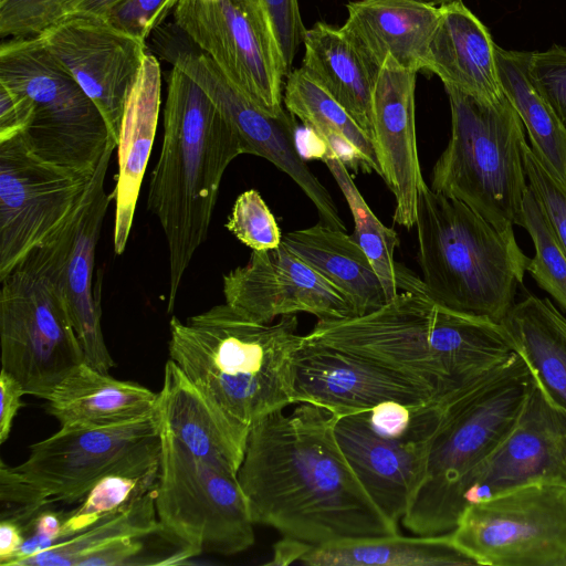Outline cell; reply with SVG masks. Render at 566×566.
Masks as SVG:
<instances>
[{
    "instance_id": "cell-1",
    "label": "cell",
    "mask_w": 566,
    "mask_h": 566,
    "mask_svg": "<svg viewBox=\"0 0 566 566\" xmlns=\"http://www.w3.org/2000/svg\"><path fill=\"white\" fill-rule=\"evenodd\" d=\"M297 405L268 415L249 432L238 479L253 523L313 545L398 533L338 444L337 416Z\"/></svg>"
},
{
    "instance_id": "cell-2",
    "label": "cell",
    "mask_w": 566,
    "mask_h": 566,
    "mask_svg": "<svg viewBox=\"0 0 566 566\" xmlns=\"http://www.w3.org/2000/svg\"><path fill=\"white\" fill-rule=\"evenodd\" d=\"M303 339L386 368L443 402L516 354L502 323L443 306L423 282L370 313L317 321Z\"/></svg>"
},
{
    "instance_id": "cell-3",
    "label": "cell",
    "mask_w": 566,
    "mask_h": 566,
    "mask_svg": "<svg viewBox=\"0 0 566 566\" xmlns=\"http://www.w3.org/2000/svg\"><path fill=\"white\" fill-rule=\"evenodd\" d=\"M248 147L205 91L172 65L164 109V136L153 169L147 208L164 231L171 312L192 256L206 241L226 169Z\"/></svg>"
},
{
    "instance_id": "cell-4",
    "label": "cell",
    "mask_w": 566,
    "mask_h": 566,
    "mask_svg": "<svg viewBox=\"0 0 566 566\" xmlns=\"http://www.w3.org/2000/svg\"><path fill=\"white\" fill-rule=\"evenodd\" d=\"M294 314L258 322L231 305H214L186 322H169L168 352L223 413L252 426L295 403L293 365L302 346Z\"/></svg>"
},
{
    "instance_id": "cell-5",
    "label": "cell",
    "mask_w": 566,
    "mask_h": 566,
    "mask_svg": "<svg viewBox=\"0 0 566 566\" xmlns=\"http://www.w3.org/2000/svg\"><path fill=\"white\" fill-rule=\"evenodd\" d=\"M415 227L427 293L453 311L502 323L531 260L514 231H499L426 181L418 195Z\"/></svg>"
},
{
    "instance_id": "cell-6",
    "label": "cell",
    "mask_w": 566,
    "mask_h": 566,
    "mask_svg": "<svg viewBox=\"0 0 566 566\" xmlns=\"http://www.w3.org/2000/svg\"><path fill=\"white\" fill-rule=\"evenodd\" d=\"M531 384L530 367L516 353L448 403L431 443L424 481L401 520L407 530L441 535L455 527L464 510L465 480L514 427Z\"/></svg>"
},
{
    "instance_id": "cell-7",
    "label": "cell",
    "mask_w": 566,
    "mask_h": 566,
    "mask_svg": "<svg viewBox=\"0 0 566 566\" xmlns=\"http://www.w3.org/2000/svg\"><path fill=\"white\" fill-rule=\"evenodd\" d=\"M451 136L432 168L430 188L457 199L501 232L523 227L528 182L524 168L525 127L504 96L482 103L447 87Z\"/></svg>"
},
{
    "instance_id": "cell-8",
    "label": "cell",
    "mask_w": 566,
    "mask_h": 566,
    "mask_svg": "<svg viewBox=\"0 0 566 566\" xmlns=\"http://www.w3.org/2000/svg\"><path fill=\"white\" fill-rule=\"evenodd\" d=\"M0 82L33 103L30 124L19 137L38 158L93 171L107 147L117 144L98 107L39 36L1 44Z\"/></svg>"
},
{
    "instance_id": "cell-9",
    "label": "cell",
    "mask_w": 566,
    "mask_h": 566,
    "mask_svg": "<svg viewBox=\"0 0 566 566\" xmlns=\"http://www.w3.org/2000/svg\"><path fill=\"white\" fill-rule=\"evenodd\" d=\"M160 438L155 491L160 533L192 556L251 547L255 524L238 473L191 454L167 430L160 429Z\"/></svg>"
},
{
    "instance_id": "cell-10",
    "label": "cell",
    "mask_w": 566,
    "mask_h": 566,
    "mask_svg": "<svg viewBox=\"0 0 566 566\" xmlns=\"http://www.w3.org/2000/svg\"><path fill=\"white\" fill-rule=\"evenodd\" d=\"M449 402L387 401L336 418L335 434L347 461L378 509L397 525L424 481L431 443Z\"/></svg>"
},
{
    "instance_id": "cell-11",
    "label": "cell",
    "mask_w": 566,
    "mask_h": 566,
    "mask_svg": "<svg viewBox=\"0 0 566 566\" xmlns=\"http://www.w3.org/2000/svg\"><path fill=\"white\" fill-rule=\"evenodd\" d=\"M0 282L1 369L27 395L46 400L84 361L64 294L56 281L22 264Z\"/></svg>"
},
{
    "instance_id": "cell-12",
    "label": "cell",
    "mask_w": 566,
    "mask_h": 566,
    "mask_svg": "<svg viewBox=\"0 0 566 566\" xmlns=\"http://www.w3.org/2000/svg\"><path fill=\"white\" fill-rule=\"evenodd\" d=\"M481 566H566V485L533 481L469 504L450 532Z\"/></svg>"
},
{
    "instance_id": "cell-13",
    "label": "cell",
    "mask_w": 566,
    "mask_h": 566,
    "mask_svg": "<svg viewBox=\"0 0 566 566\" xmlns=\"http://www.w3.org/2000/svg\"><path fill=\"white\" fill-rule=\"evenodd\" d=\"M178 27L224 76L272 116H284L282 82L287 76L262 0H179Z\"/></svg>"
},
{
    "instance_id": "cell-14",
    "label": "cell",
    "mask_w": 566,
    "mask_h": 566,
    "mask_svg": "<svg viewBox=\"0 0 566 566\" xmlns=\"http://www.w3.org/2000/svg\"><path fill=\"white\" fill-rule=\"evenodd\" d=\"M95 170L44 161L19 135L0 142V280L80 213Z\"/></svg>"
},
{
    "instance_id": "cell-15",
    "label": "cell",
    "mask_w": 566,
    "mask_h": 566,
    "mask_svg": "<svg viewBox=\"0 0 566 566\" xmlns=\"http://www.w3.org/2000/svg\"><path fill=\"white\" fill-rule=\"evenodd\" d=\"M15 469L52 502H81L102 476L160 459L156 412L137 421L98 428H60L29 447Z\"/></svg>"
},
{
    "instance_id": "cell-16",
    "label": "cell",
    "mask_w": 566,
    "mask_h": 566,
    "mask_svg": "<svg viewBox=\"0 0 566 566\" xmlns=\"http://www.w3.org/2000/svg\"><path fill=\"white\" fill-rule=\"evenodd\" d=\"M116 148L117 144L112 143L98 161L92 188L80 213L20 263L59 283L83 349L84 361L103 373H108L115 361L102 333L99 284H94V269L102 226L114 200L113 192L107 193L104 185Z\"/></svg>"
},
{
    "instance_id": "cell-17",
    "label": "cell",
    "mask_w": 566,
    "mask_h": 566,
    "mask_svg": "<svg viewBox=\"0 0 566 566\" xmlns=\"http://www.w3.org/2000/svg\"><path fill=\"white\" fill-rule=\"evenodd\" d=\"M98 107L118 140L125 103L146 55L145 42L103 18L71 14L38 34Z\"/></svg>"
},
{
    "instance_id": "cell-18",
    "label": "cell",
    "mask_w": 566,
    "mask_h": 566,
    "mask_svg": "<svg viewBox=\"0 0 566 566\" xmlns=\"http://www.w3.org/2000/svg\"><path fill=\"white\" fill-rule=\"evenodd\" d=\"M172 65L188 74L209 96L244 140L249 155L262 157L285 172L316 208L322 223L346 231L328 190L302 159L295 123L286 114L272 116L238 90L206 53L177 50Z\"/></svg>"
},
{
    "instance_id": "cell-19",
    "label": "cell",
    "mask_w": 566,
    "mask_h": 566,
    "mask_svg": "<svg viewBox=\"0 0 566 566\" xmlns=\"http://www.w3.org/2000/svg\"><path fill=\"white\" fill-rule=\"evenodd\" d=\"M530 370L532 384L525 407L506 437L465 480L464 509L533 481L566 485V409Z\"/></svg>"
},
{
    "instance_id": "cell-20",
    "label": "cell",
    "mask_w": 566,
    "mask_h": 566,
    "mask_svg": "<svg viewBox=\"0 0 566 566\" xmlns=\"http://www.w3.org/2000/svg\"><path fill=\"white\" fill-rule=\"evenodd\" d=\"M223 294L227 304L261 323L300 312L318 321L358 315L343 292L283 243L253 251L245 265L224 274Z\"/></svg>"
},
{
    "instance_id": "cell-21",
    "label": "cell",
    "mask_w": 566,
    "mask_h": 566,
    "mask_svg": "<svg viewBox=\"0 0 566 566\" xmlns=\"http://www.w3.org/2000/svg\"><path fill=\"white\" fill-rule=\"evenodd\" d=\"M293 375L295 403L317 405L336 416L387 401L408 406L444 403L408 378L304 339L294 359Z\"/></svg>"
},
{
    "instance_id": "cell-22",
    "label": "cell",
    "mask_w": 566,
    "mask_h": 566,
    "mask_svg": "<svg viewBox=\"0 0 566 566\" xmlns=\"http://www.w3.org/2000/svg\"><path fill=\"white\" fill-rule=\"evenodd\" d=\"M416 74L387 57L375 75L371 98V140L380 177L395 197L394 221L407 229L415 227L424 182L416 139Z\"/></svg>"
},
{
    "instance_id": "cell-23",
    "label": "cell",
    "mask_w": 566,
    "mask_h": 566,
    "mask_svg": "<svg viewBox=\"0 0 566 566\" xmlns=\"http://www.w3.org/2000/svg\"><path fill=\"white\" fill-rule=\"evenodd\" d=\"M342 30L374 70L391 57L400 67L426 70L439 7L417 0H354Z\"/></svg>"
},
{
    "instance_id": "cell-24",
    "label": "cell",
    "mask_w": 566,
    "mask_h": 566,
    "mask_svg": "<svg viewBox=\"0 0 566 566\" xmlns=\"http://www.w3.org/2000/svg\"><path fill=\"white\" fill-rule=\"evenodd\" d=\"M156 415L191 454L238 473L249 432L232 421L172 360L164 369Z\"/></svg>"
},
{
    "instance_id": "cell-25",
    "label": "cell",
    "mask_w": 566,
    "mask_h": 566,
    "mask_svg": "<svg viewBox=\"0 0 566 566\" xmlns=\"http://www.w3.org/2000/svg\"><path fill=\"white\" fill-rule=\"evenodd\" d=\"M161 91L158 60L146 53L127 96L117 140L118 172L113 192L116 255L125 252L136 205L156 136Z\"/></svg>"
},
{
    "instance_id": "cell-26",
    "label": "cell",
    "mask_w": 566,
    "mask_h": 566,
    "mask_svg": "<svg viewBox=\"0 0 566 566\" xmlns=\"http://www.w3.org/2000/svg\"><path fill=\"white\" fill-rule=\"evenodd\" d=\"M474 566L475 563L441 535L403 536L399 533L313 545L283 537L273 546L266 565L285 566Z\"/></svg>"
},
{
    "instance_id": "cell-27",
    "label": "cell",
    "mask_w": 566,
    "mask_h": 566,
    "mask_svg": "<svg viewBox=\"0 0 566 566\" xmlns=\"http://www.w3.org/2000/svg\"><path fill=\"white\" fill-rule=\"evenodd\" d=\"M439 9L426 70L439 76L444 88H454L486 104L499 102L504 93L496 67V44L488 28L462 0Z\"/></svg>"
},
{
    "instance_id": "cell-28",
    "label": "cell",
    "mask_w": 566,
    "mask_h": 566,
    "mask_svg": "<svg viewBox=\"0 0 566 566\" xmlns=\"http://www.w3.org/2000/svg\"><path fill=\"white\" fill-rule=\"evenodd\" d=\"M158 394L119 380L85 361L71 370L46 399V412L61 428L124 424L156 412Z\"/></svg>"
},
{
    "instance_id": "cell-29",
    "label": "cell",
    "mask_w": 566,
    "mask_h": 566,
    "mask_svg": "<svg viewBox=\"0 0 566 566\" xmlns=\"http://www.w3.org/2000/svg\"><path fill=\"white\" fill-rule=\"evenodd\" d=\"M282 243L343 292L358 315L388 302L368 256L346 231L319 223L283 234Z\"/></svg>"
},
{
    "instance_id": "cell-30",
    "label": "cell",
    "mask_w": 566,
    "mask_h": 566,
    "mask_svg": "<svg viewBox=\"0 0 566 566\" xmlns=\"http://www.w3.org/2000/svg\"><path fill=\"white\" fill-rule=\"evenodd\" d=\"M302 69L338 102L371 138V98L376 71L342 28L323 21L306 29Z\"/></svg>"
},
{
    "instance_id": "cell-31",
    "label": "cell",
    "mask_w": 566,
    "mask_h": 566,
    "mask_svg": "<svg viewBox=\"0 0 566 566\" xmlns=\"http://www.w3.org/2000/svg\"><path fill=\"white\" fill-rule=\"evenodd\" d=\"M286 77L283 95L285 107L321 140L324 155H336L347 167L375 171L380 176L370 136L347 111L302 67L291 71Z\"/></svg>"
},
{
    "instance_id": "cell-32",
    "label": "cell",
    "mask_w": 566,
    "mask_h": 566,
    "mask_svg": "<svg viewBox=\"0 0 566 566\" xmlns=\"http://www.w3.org/2000/svg\"><path fill=\"white\" fill-rule=\"evenodd\" d=\"M560 312L548 298L533 294L515 303L503 326L552 398L566 409V336Z\"/></svg>"
},
{
    "instance_id": "cell-33",
    "label": "cell",
    "mask_w": 566,
    "mask_h": 566,
    "mask_svg": "<svg viewBox=\"0 0 566 566\" xmlns=\"http://www.w3.org/2000/svg\"><path fill=\"white\" fill-rule=\"evenodd\" d=\"M532 52L495 45L503 93L520 115L531 149L543 166L566 186V129L528 78Z\"/></svg>"
},
{
    "instance_id": "cell-34",
    "label": "cell",
    "mask_w": 566,
    "mask_h": 566,
    "mask_svg": "<svg viewBox=\"0 0 566 566\" xmlns=\"http://www.w3.org/2000/svg\"><path fill=\"white\" fill-rule=\"evenodd\" d=\"M155 491L52 548L23 560L20 566H77L86 555L113 541L156 534L160 526Z\"/></svg>"
},
{
    "instance_id": "cell-35",
    "label": "cell",
    "mask_w": 566,
    "mask_h": 566,
    "mask_svg": "<svg viewBox=\"0 0 566 566\" xmlns=\"http://www.w3.org/2000/svg\"><path fill=\"white\" fill-rule=\"evenodd\" d=\"M323 159L342 190L354 220V238L368 256L375 272L380 279L387 300L390 301L399 292L398 266L395 251L399 245L397 232L380 222L371 211L364 197L353 181L348 167L333 154Z\"/></svg>"
},
{
    "instance_id": "cell-36",
    "label": "cell",
    "mask_w": 566,
    "mask_h": 566,
    "mask_svg": "<svg viewBox=\"0 0 566 566\" xmlns=\"http://www.w3.org/2000/svg\"><path fill=\"white\" fill-rule=\"evenodd\" d=\"M160 459L115 471L95 482L81 504L67 512L61 543L156 489ZM60 544V543H59Z\"/></svg>"
},
{
    "instance_id": "cell-37",
    "label": "cell",
    "mask_w": 566,
    "mask_h": 566,
    "mask_svg": "<svg viewBox=\"0 0 566 566\" xmlns=\"http://www.w3.org/2000/svg\"><path fill=\"white\" fill-rule=\"evenodd\" d=\"M523 217V228L530 233L535 248L526 271L566 313V253L530 186L524 196Z\"/></svg>"
},
{
    "instance_id": "cell-38",
    "label": "cell",
    "mask_w": 566,
    "mask_h": 566,
    "mask_svg": "<svg viewBox=\"0 0 566 566\" xmlns=\"http://www.w3.org/2000/svg\"><path fill=\"white\" fill-rule=\"evenodd\" d=\"M226 228L253 251L275 249L282 243L283 234L273 213L254 189L237 198Z\"/></svg>"
},
{
    "instance_id": "cell-39",
    "label": "cell",
    "mask_w": 566,
    "mask_h": 566,
    "mask_svg": "<svg viewBox=\"0 0 566 566\" xmlns=\"http://www.w3.org/2000/svg\"><path fill=\"white\" fill-rule=\"evenodd\" d=\"M78 0H7L0 4V35L36 36L69 15Z\"/></svg>"
},
{
    "instance_id": "cell-40",
    "label": "cell",
    "mask_w": 566,
    "mask_h": 566,
    "mask_svg": "<svg viewBox=\"0 0 566 566\" xmlns=\"http://www.w3.org/2000/svg\"><path fill=\"white\" fill-rule=\"evenodd\" d=\"M52 503L49 494L27 480L15 467L0 462V520L28 525Z\"/></svg>"
},
{
    "instance_id": "cell-41",
    "label": "cell",
    "mask_w": 566,
    "mask_h": 566,
    "mask_svg": "<svg viewBox=\"0 0 566 566\" xmlns=\"http://www.w3.org/2000/svg\"><path fill=\"white\" fill-rule=\"evenodd\" d=\"M523 160L528 186L566 253V186L552 176L527 143L523 145Z\"/></svg>"
},
{
    "instance_id": "cell-42",
    "label": "cell",
    "mask_w": 566,
    "mask_h": 566,
    "mask_svg": "<svg viewBox=\"0 0 566 566\" xmlns=\"http://www.w3.org/2000/svg\"><path fill=\"white\" fill-rule=\"evenodd\" d=\"M528 78L566 129V49L532 52Z\"/></svg>"
},
{
    "instance_id": "cell-43",
    "label": "cell",
    "mask_w": 566,
    "mask_h": 566,
    "mask_svg": "<svg viewBox=\"0 0 566 566\" xmlns=\"http://www.w3.org/2000/svg\"><path fill=\"white\" fill-rule=\"evenodd\" d=\"M178 2L179 0H124L103 19L115 29L145 42Z\"/></svg>"
},
{
    "instance_id": "cell-44",
    "label": "cell",
    "mask_w": 566,
    "mask_h": 566,
    "mask_svg": "<svg viewBox=\"0 0 566 566\" xmlns=\"http://www.w3.org/2000/svg\"><path fill=\"white\" fill-rule=\"evenodd\" d=\"M262 2L271 19L289 75L306 30L302 22L298 0H262Z\"/></svg>"
},
{
    "instance_id": "cell-45",
    "label": "cell",
    "mask_w": 566,
    "mask_h": 566,
    "mask_svg": "<svg viewBox=\"0 0 566 566\" xmlns=\"http://www.w3.org/2000/svg\"><path fill=\"white\" fill-rule=\"evenodd\" d=\"M67 512H56L44 507L23 527L24 539L9 566L20 564L61 543L63 525Z\"/></svg>"
},
{
    "instance_id": "cell-46",
    "label": "cell",
    "mask_w": 566,
    "mask_h": 566,
    "mask_svg": "<svg viewBox=\"0 0 566 566\" xmlns=\"http://www.w3.org/2000/svg\"><path fill=\"white\" fill-rule=\"evenodd\" d=\"M32 114L31 98L0 82V142L20 135L30 124Z\"/></svg>"
},
{
    "instance_id": "cell-47",
    "label": "cell",
    "mask_w": 566,
    "mask_h": 566,
    "mask_svg": "<svg viewBox=\"0 0 566 566\" xmlns=\"http://www.w3.org/2000/svg\"><path fill=\"white\" fill-rule=\"evenodd\" d=\"M144 537H125L113 541L81 559L77 566H124L135 564L144 551Z\"/></svg>"
},
{
    "instance_id": "cell-48",
    "label": "cell",
    "mask_w": 566,
    "mask_h": 566,
    "mask_svg": "<svg viewBox=\"0 0 566 566\" xmlns=\"http://www.w3.org/2000/svg\"><path fill=\"white\" fill-rule=\"evenodd\" d=\"M27 395L23 386L8 371L0 374V443H4L11 432L13 420L21 408L22 396Z\"/></svg>"
},
{
    "instance_id": "cell-49",
    "label": "cell",
    "mask_w": 566,
    "mask_h": 566,
    "mask_svg": "<svg viewBox=\"0 0 566 566\" xmlns=\"http://www.w3.org/2000/svg\"><path fill=\"white\" fill-rule=\"evenodd\" d=\"M24 539L23 527L18 523L0 520V565L9 566Z\"/></svg>"
},
{
    "instance_id": "cell-50",
    "label": "cell",
    "mask_w": 566,
    "mask_h": 566,
    "mask_svg": "<svg viewBox=\"0 0 566 566\" xmlns=\"http://www.w3.org/2000/svg\"><path fill=\"white\" fill-rule=\"evenodd\" d=\"M123 1L124 0H78L69 15L83 14L103 18Z\"/></svg>"
},
{
    "instance_id": "cell-51",
    "label": "cell",
    "mask_w": 566,
    "mask_h": 566,
    "mask_svg": "<svg viewBox=\"0 0 566 566\" xmlns=\"http://www.w3.org/2000/svg\"><path fill=\"white\" fill-rule=\"evenodd\" d=\"M417 1L429 3V4H432L436 7H440L442 4L450 3L453 1H458V0H417Z\"/></svg>"
},
{
    "instance_id": "cell-52",
    "label": "cell",
    "mask_w": 566,
    "mask_h": 566,
    "mask_svg": "<svg viewBox=\"0 0 566 566\" xmlns=\"http://www.w3.org/2000/svg\"><path fill=\"white\" fill-rule=\"evenodd\" d=\"M559 324H560V327L563 329V333L566 336V317L562 313L559 315Z\"/></svg>"
},
{
    "instance_id": "cell-53",
    "label": "cell",
    "mask_w": 566,
    "mask_h": 566,
    "mask_svg": "<svg viewBox=\"0 0 566 566\" xmlns=\"http://www.w3.org/2000/svg\"><path fill=\"white\" fill-rule=\"evenodd\" d=\"M7 0H0V4L4 3Z\"/></svg>"
}]
</instances>
